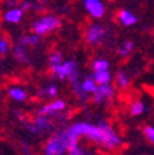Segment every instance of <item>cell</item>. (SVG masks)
<instances>
[{"label": "cell", "mask_w": 154, "mask_h": 155, "mask_svg": "<svg viewBox=\"0 0 154 155\" xmlns=\"http://www.w3.org/2000/svg\"><path fill=\"white\" fill-rule=\"evenodd\" d=\"M61 136L67 143L68 148L71 145L79 143L80 137H86L90 141L110 150H114L122 144L119 134L104 120H99V123L96 125L90 122H77L63 130Z\"/></svg>", "instance_id": "6da1fadb"}, {"label": "cell", "mask_w": 154, "mask_h": 155, "mask_svg": "<svg viewBox=\"0 0 154 155\" xmlns=\"http://www.w3.org/2000/svg\"><path fill=\"white\" fill-rule=\"evenodd\" d=\"M51 71L54 74V76L60 81H64L68 79L70 82H74L77 79H79L80 75L78 71V64L74 60H67V61H63L60 65L51 68Z\"/></svg>", "instance_id": "7a4b0ae2"}, {"label": "cell", "mask_w": 154, "mask_h": 155, "mask_svg": "<svg viewBox=\"0 0 154 155\" xmlns=\"http://www.w3.org/2000/svg\"><path fill=\"white\" fill-rule=\"evenodd\" d=\"M68 151V145L65 140L63 139L61 133L51 136L46 141L45 148H43V155H64Z\"/></svg>", "instance_id": "3957f363"}, {"label": "cell", "mask_w": 154, "mask_h": 155, "mask_svg": "<svg viewBox=\"0 0 154 155\" xmlns=\"http://www.w3.org/2000/svg\"><path fill=\"white\" fill-rule=\"evenodd\" d=\"M60 19L56 15H45L42 18H39L38 21L33 22V32L38 33V35L43 36L46 33L53 32L54 29H57L60 26Z\"/></svg>", "instance_id": "277c9868"}, {"label": "cell", "mask_w": 154, "mask_h": 155, "mask_svg": "<svg viewBox=\"0 0 154 155\" xmlns=\"http://www.w3.org/2000/svg\"><path fill=\"white\" fill-rule=\"evenodd\" d=\"M29 132H32L33 134H42V133L51 132L54 129V122L50 119V116L47 115H40L39 114L35 118L33 123H28L26 125Z\"/></svg>", "instance_id": "5b68a950"}, {"label": "cell", "mask_w": 154, "mask_h": 155, "mask_svg": "<svg viewBox=\"0 0 154 155\" xmlns=\"http://www.w3.org/2000/svg\"><path fill=\"white\" fill-rule=\"evenodd\" d=\"M106 33H107L106 28H103L101 25L94 24V25H90L89 28H87L85 39H86V42L89 43V45H99V43H101L103 40H104Z\"/></svg>", "instance_id": "8992f818"}, {"label": "cell", "mask_w": 154, "mask_h": 155, "mask_svg": "<svg viewBox=\"0 0 154 155\" xmlns=\"http://www.w3.org/2000/svg\"><path fill=\"white\" fill-rule=\"evenodd\" d=\"M112 97H114V87L110 83L99 84L96 91L93 93V100H94V103H97V104H101L107 100L110 101Z\"/></svg>", "instance_id": "52a82bcc"}, {"label": "cell", "mask_w": 154, "mask_h": 155, "mask_svg": "<svg viewBox=\"0 0 154 155\" xmlns=\"http://www.w3.org/2000/svg\"><path fill=\"white\" fill-rule=\"evenodd\" d=\"M65 101L63 100H54L53 103H49L46 105H43L40 110H39V114L40 115H47V116H57L60 115V112L65 110Z\"/></svg>", "instance_id": "ba28073f"}, {"label": "cell", "mask_w": 154, "mask_h": 155, "mask_svg": "<svg viewBox=\"0 0 154 155\" xmlns=\"http://www.w3.org/2000/svg\"><path fill=\"white\" fill-rule=\"evenodd\" d=\"M85 7L94 18H100L104 14V6L100 0H85Z\"/></svg>", "instance_id": "9c48e42d"}, {"label": "cell", "mask_w": 154, "mask_h": 155, "mask_svg": "<svg viewBox=\"0 0 154 155\" xmlns=\"http://www.w3.org/2000/svg\"><path fill=\"white\" fill-rule=\"evenodd\" d=\"M24 15V10L22 8H10L9 11H6L4 14V21L9 24H18Z\"/></svg>", "instance_id": "30bf717a"}, {"label": "cell", "mask_w": 154, "mask_h": 155, "mask_svg": "<svg viewBox=\"0 0 154 155\" xmlns=\"http://www.w3.org/2000/svg\"><path fill=\"white\" fill-rule=\"evenodd\" d=\"M80 84H82V89H84L87 94H93L94 91H96L97 86H99L97 82H96V79L93 78V75H92V76H86V78H84V79H80Z\"/></svg>", "instance_id": "8fae6325"}, {"label": "cell", "mask_w": 154, "mask_h": 155, "mask_svg": "<svg viewBox=\"0 0 154 155\" xmlns=\"http://www.w3.org/2000/svg\"><path fill=\"white\" fill-rule=\"evenodd\" d=\"M9 96L17 103H22L26 100V91L22 87H10L9 89Z\"/></svg>", "instance_id": "7c38bea8"}, {"label": "cell", "mask_w": 154, "mask_h": 155, "mask_svg": "<svg viewBox=\"0 0 154 155\" xmlns=\"http://www.w3.org/2000/svg\"><path fill=\"white\" fill-rule=\"evenodd\" d=\"M39 42H40V35H38V33L22 36V38L18 40V43L21 46H24V47H28V46H36V45H39Z\"/></svg>", "instance_id": "4fadbf2b"}, {"label": "cell", "mask_w": 154, "mask_h": 155, "mask_svg": "<svg viewBox=\"0 0 154 155\" xmlns=\"http://www.w3.org/2000/svg\"><path fill=\"white\" fill-rule=\"evenodd\" d=\"M72 83V89H74V93H75V96H77V98L79 101H85V100H87V96L89 94L86 93V91L82 89V84H80V78L79 79H77V81H74V82H71Z\"/></svg>", "instance_id": "5bb4252c"}, {"label": "cell", "mask_w": 154, "mask_h": 155, "mask_svg": "<svg viewBox=\"0 0 154 155\" xmlns=\"http://www.w3.org/2000/svg\"><path fill=\"white\" fill-rule=\"evenodd\" d=\"M118 18H119V21H121V22L124 24L125 26L135 25L136 21H138V19H136V17L133 15L131 11H126V10H124V11H121V13H119Z\"/></svg>", "instance_id": "9a60e30c"}, {"label": "cell", "mask_w": 154, "mask_h": 155, "mask_svg": "<svg viewBox=\"0 0 154 155\" xmlns=\"http://www.w3.org/2000/svg\"><path fill=\"white\" fill-rule=\"evenodd\" d=\"M93 78L96 79L97 84H107L111 82V74H110V71L107 69V71H97L93 74Z\"/></svg>", "instance_id": "2e32d148"}, {"label": "cell", "mask_w": 154, "mask_h": 155, "mask_svg": "<svg viewBox=\"0 0 154 155\" xmlns=\"http://www.w3.org/2000/svg\"><path fill=\"white\" fill-rule=\"evenodd\" d=\"M13 53H14V57H15L19 62H25V64H28L29 62V58H28V54H26V51H25V47L21 46L19 43L14 47Z\"/></svg>", "instance_id": "e0dca14e"}, {"label": "cell", "mask_w": 154, "mask_h": 155, "mask_svg": "<svg viewBox=\"0 0 154 155\" xmlns=\"http://www.w3.org/2000/svg\"><path fill=\"white\" fill-rule=\"evenodd\" d=\"M147 111V107L143 101H135V103L131 105V115L133 116H139L142 114H145Z\"/></svg>", "instance_id": "ac0fdd59"}, {"label": "cell", "mask_w": 154, "mask_h": 155, "mask_svg": "<svg viewBox=\"0 0 154 155\" xmlns=\"http://www.w3.org/2000/svg\"><path fill=\"white\" fill-rule=\"evenodd\" d=\"M115 82H117V84H118V87L125 89V87L129 86L131 79H129V76L125 74V72H118V74H117V76H115Z\"/></svg>", "instance_id": "d6986e66"}, {"label": "cell", "mask_w": 154, "mask_h": 155, "mask_svg": "<svg viewBox=\"0 0 154 155\" xmlns=\"http://www.w3.org/2000/svg\"><path fill=\"white\" fill-rule=\"evenodd\" d=\"M92 68H93L94 72H97V71H107V69H110V62L107 61V60H104V58H99V60L93 61Z\"/></svg>", "instance_id": "ffe728a7"}, {"label": "cell", "mask_w": 154, "mask_h": 155, "mask_svg": "<svg viewBox=\"0 0 154 155\" xmlns=\"http://www.w3.org/2000/svg\"><path fill=\"white\" fill-rule=\"evenodd\" d=\"M57 86L56 84H49V86L43 87L42 90H40V94H42L43 97H50V98H53V97L57 96Z\"/></svg>", "instance_id": "44dd1931"}, {"label": "cell", "mask_w": 154, "mask_h": 155, "mask_svg": "<svg viewBox=\"0 0 154 155\" xmlns=\"http://www.w3.org/2000/svg\"><path fill=\"white\" fill-rule=\"evenodd\" d=\"M67 154L68 155H87V152H86V150L79 144V143H77V144L71 145L70 148H68Z\"/></svg>", "instance_id": "7402d4cb"}, {"label": "cell", "mask_w": 154, "mask_h": 155, "mask_svg": "<svg viewBox=\"0 0 154 155\" xmlns=\"http://www.w3.org/2000/svg\"><path fill=\"white\" fill-rule=\"evenodd\" d=\"M61 62H63V55L60 54V53H53V54L49 57V65H50V69L51 68L57 67V65H60Z\"/></svg>", "instance_id": "603a6c76"}, {"label": "cell", "mask_w": 154, "mask_h": 155, "mask_svg": "<svg viewBox=\"0 0 154 155\" xmlns=\"http://www.w3.org/2000/svg\"><path fill=\"white\" fill-rule=\"evenodd\" d=\"M133 50V43L132 42H125L124 45H122V47H119L118 53L121 57H126V55L129 54V53Z\"/></svg>", "instance_id": "cb8c5ba5"}, {"label": "cell", "mask_w": 154, "mask_h": 155, "mask_svg": "<svg viewBox=\"0 0 154 155\" xmlns=\"http://www.w3.org/2000/svg\"><path fill=\"white\" fill-rule=\"evenodd\" d=\"M143 133H145L146 139H147L150 143H153V144H154V127H153V126H146L145 130H143Z\"/></svg>", "instance_id": "d4e9b609"}, {"label": "cell", "mask_w": 154, "mask_h": 155, "mask_svg": "<svg viewBox=\"0 0 154 155\" xmlns=\"http://www.w3.org/2000/svg\"><path fill=\"white\" fill-rule=\"evenodd\" d=\"M9 47H10V45H9V42H7V39L2 38V40H0V53H2V55L6 54Z\"/></svg>", "instance_id": "484cf974"}, {"label": "cell", "mask_w": 154, "mask_h": 155, "mask_svg": "<svg viewBox=\"0 0 154 155\" xmlns=\"http://www.w3.org/2000/svg\"><path fill=\"white\" fill-rule=\"evenodd\" d=\"M6 4H7V6H15L17 0H6Z\"/></svg>", "instance_id": "4316f807"}, {"label": "cell", "mask_w": 154, "mask_h": 155, "mask_svg": "<svg viewBox=\"0 0 154 155\" xmlns=\"http://www.w3.org/2000/svg\"><path fill=\"white\" fill-rule=\"evenodd\" d=\"M29 7H31V4H29L28 2H25V3L22 4V10H24V11H25V10H29Z\"/></svg>", "instance_id": "83f0119b"}]
</instances>
